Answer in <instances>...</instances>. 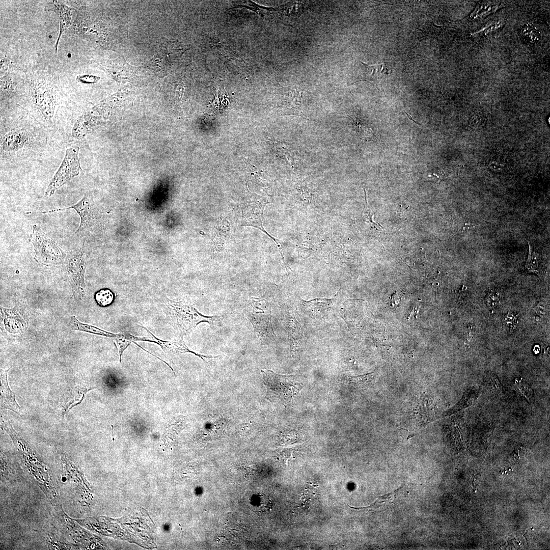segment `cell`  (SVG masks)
<instances>
[{"label":"cell","mask_w":550,"mask_h":550,"mask_svg":"<svg viewBox=\"0 0 550 550\" xmlns=\"http://www.w3.org/2000/svg\"><path fill=\"white\" fill-rule=\"evenodd\" d=\"M261 372L266 388L265 398L271 402L288 404L302 388L303 384L297 375H281L268 370Z\"/></svg>","instance_id":"cell-1"},{"label":"cell","mask_w":550,"mask_h":550,"mask_svg":"<svg viewBox=\"0 0 550 550\" xmlns=\"http://www.w3.org/2000/svg\"><path fill=\"white\" fill-rule=\"evenodd\" d=\"M244 312L252 324L255 334L262 342H267L275 339L271 307L265 298L263 297H252Z\"/></svg>","instance_id":"cell-2"},{"label":"cell","mask_w":550,"mask_h":550,"mask_svg":"<svg viewBox=\"0 0 550 550\" xmlns=\"http://www.w3.org/2000/svg\"><path fill=\"white\" fill-rule=\"evenodd\" d=\"M167 304L181 336L190 333L200 323L207 322L213 325L221 318L218 316L204 315L191 305L182 301L168 299Z\"/></svg>","instance_id":"cell-3"},{"label":"cell","mask_w":550,"mask_h":550,"mask_svg":"<svg viewBox=\"0 0 550 550\" xmlns=\"http://www.w3.org/2000/svg\"><path fill=\"white\" fill-rule=\"evenodd\" d=\"M29 240L34 246V259L38 263L45 266L54 265L62 263L66 258V253L56 241L36 225L33 226Z\"/></svg>","instance_id":"cell-4"},{"label":"cell","mask_w":550,"mask_h":550,"mask_svg":"<svg viewBox=\"0 0 550 550\" xmlns=\"http://www.w3.org/2000/svg\"><path fill=\"white\" fill-rule=\"evenodd\" d=\"M79 150L77 146L67 149L62 163L45 191V197L52 196L57 189L79 175L81 170L78 158Z\"/></svg>","instance_id":"cell-5"},{"label":"cell","mask_w":550,"mask_h":550,"mask_svg":"<svg viewBox=\"0 0 550 550\" xmlns=\"http://www.w3.org/2000/svg\"><path fill=\"white\" fill-rule=\"evenodd\" d=\"M414 404L406 414L405 424L408 428L417 431L434 420L435 416L433 403L426 396L420 397Z\"/></svg>","instance_id":"cell-6"},{"label":"cell","mask_w":550,"mask_h":550,"mask_svg":"<svg viewBox=\"0 0 550 550\" xmlns=\"http://www.w3.org/2000/svg\"><path fill=\"white\" fill-rule=\"evenodd\" d=\"M141 326L146 330L147 333V335L143 337H139L130 334L129 336L132 342L142 341L155 343L159 345L165 353L173 354L187 352L191 353L195 355L199 356L204 361L205 360V359L216 358L218 357V356H212L211 355H206L192 351L186 346L182 340L169 341L159 339L153 335V334L147 328L143 326Z\"/></svg>","instance_id":"cell-7"},{"label":"cell","mask_w":550,"mask_h":550,"mask_svg":"<svg viewBox=\"0 0 550 550\" xmlns=\"http://www.w3.org/2000/svg\"><path fill=\"white\" fill-rule=\"evenodd\" d=\"M188 48L187 45L178 41L165 39L161 43L159 51L153 58L159 66L167 71L170 64L180 57Z\"/></svg>","instance_id":"cell-8"},{"label":"cell","mask_w":550,"mask_h":550,"mask_svg":"<svg viewBox=\"0 0 550 550\" xmlns=\"http://www.w3.org/2000/svg\"><path fill=\"white\" fill-rule=\"evenodd\" d=\"M335 303V298H316L309 300L301 299L302 308L306 314L312 318L317 319L328 314Z\"/></svg>","instance_id":"cell-9"},{"label":"cell","mask_w":550,"mask_h":550,"mask_svg":"<svg viewBox=\"0 0 550 550\" xmlns=\"http://www.w3.org/2000/svg\"><path fill=\"white\" fill-rule=\"evenodd\" d=\"M86 266L85 261L80 254L73 255L68 262V271L73 281L75 290L80 294L84 293L85 273Z\"/></svg>","instance_id":"cell-10"},{"label":"cell","mask_w":550,"mask_h":550,"mask_svg":"<svg viewBox=\"0 0 550 550\" xmlns=\"http://www.w3.org/2000/svg\"><path fill=\"white\" fill-rule=\"evenodd\" d=\"M74 209L79 214L80 217V224L76 231V233L82 232L88 228L93 221V214L92 206L90 200L87 196H85L76 204L69 207L55 209L49 211L42 212V213H48L54 212L63 211L70 209Z\"/></svg>","instance_id":"cell-11"},{"label":"cell","mask_w":550,"mask_h":550,"mask_svg":"<svg viewBox=\"0 0 550 550\" xmlns=\"http://www.w3.org/2000/svg\"><path fill=\"white\" fill-rule=\"evenodd\" d=\"M1 311L5 327L7 332L16 334L22 333L26 322L23 314L18 309L1 307Z\"/></svg>","instance_id":"cell-12"},{"label":"cell","mask_w":550,"mask_h":550,"mask_svg":"<svg viewBox=\"0 0 550 550\" xmlns=\"http://www.w3.org/2000/svg\"><path fill=\"white\" fill-rule=\"evenodd\" d=\"M36 105L44 117L50 120L54 115V105L50 90L46 87L39 86L34 90Z\"/></svg>","instance_id":"cell-13"},{"label":"cell","mask_w":550,"mask_h":550,"mask_svg":"<svg viewBox=\"0 0 550 550\" xmlns=\"http://www.w3.org/2000/svg\"><path fill=\"white\" fill-rule=\"evenodd\" d=\"M10 369L5 370L1 369V407L19 414L20 407L16 401L15 394L11 390L8 383L7 373Z\"/></svg>","instance_id":"cell-14"},{"label":"cell","mask_w":550,"mask_h":550,"mask_svg":"<svg viewBox=\"0 0 550 550\" xmlns=\"http://www.w3.org/2000/svg\"><path fill=\"white\" fill-rule=\"evenodd\" d=\"M29 139V135L25 130H12L4 135L2 146L6 152L17 151L22 148L28 143Z\"/></svg>","instance_id":"cell-15"},{"label":"cell","mask_w":550,"mask_h":550,"mask_svg":"<svg viewBox=\"0 0 550 550\" xmlns=\"http://www.w3.org/2000/svg\"><path fill=\"white\" fill-rule=\"evenodd\" d=\"M287 331L291 355L293 358L297 353L303 339L301 326L294 317L289 318Z\"/></svg>","instance_id":"cell-16"},{"label":"cell","mask_w":550,"mask_h":550,"mask_svg":"<svg viewBox=\"0 0 550 550\" xmlns=\"http://www.w3.org/2000/svg\"><path fill=\"white\" fill-rule=\"evenodd\" d=\"M47 10H51L58 14L60 17V33L55 45L56 52H57L58 45L62 33L69 26L71 20V8L67 6L61 1H53L51 2L48 6H47Z\"/></svg>","instance_id":"cell-17"},{"label":"cell","mask_w":550,"mask_h":550,"mask_svg":"<svg viewBox=\"0 0 550 550\" xmlns=\"http://www.w3.org/2000/svg\"><path fill=\"white\" fill-rule=\"evenodd\" d=\"M70 324L72 328L73 329L83 331L89 333L98 335L102 336L115 338L117 337L118 334L106 332L92 325L81 323L77 319L76 316H75L74 315L71 316Z\"/></svg>","instance_id":"cell-18"},{"label":"cell","mask_w":550,"mask_h":550,"mask_svg":"<svg viewBox=\"0 0 550 550\" xmlns=\"http://www.w3.org/2000/svg\"><path fill=\"white\" fill-rule=\"evenodd\" d=\"M365 67V80L375 81L381 79L384 74H388V70L384 64L368 65L361 62Z\"/></svg>","instance_id":"cell-19"},{"label":"cell","mask_w":550,"mask_h":550,"mask_svg":"<svg viewBox=\"0 0 550 550\" xmlns=\"http://www.w3.org/2000/svg\"><path fill=\"white\" fill-rule=\"evenodd\" d=\"M512 389L520 396L525 397L531 404L534 401V393L532 387L522 378L516 379Z\"/></svg>","instance_id":"cell-20"},{"label":"cell","mask_w":550,"mask_h":550,"mask_svg":"<svg viewBox=\"0 0 550 550\" xmlns=\"http://www.w3.org/2000/svg\"><path fill=\"white\" fill-rule=\"evenodd\" d=\"M132 67L125 62L122 67L119 68H107V72L115 80H130Z\"/></svg>","instance_id":"cell-21"},{"label":"cell","mask_w":550,"mask_h":550,"mask_svg":"<svg viewBox=\"0 0 550 550\" xmlns=\"http://www.w3.org/2000/svg\"><path fill=\"white\" fill-rule=\"evenodd\" d=\"M94 299L99 306L106 307L111 305L115 299L114 293L109 289H102L97 291Z\"/></svg>","instance_id":"cell-22"},{"label":"cell","mask_w":550,"mask_h":550,"mask_svg":"<svg viewBox=\"0 0 550 550\" xmlns=\"http://www.w3.org/2000/svg\"><path fill=\"white\" fill-rule=\"evenodd\" d=\"M113 341L119 351L120 362L121 363L123 352L132 341L130 339L129 334H118L117 336L115 337Z\"/></svg>","instance_id":"cell-23"},{"label":"cell","mask_w":550,"mask_h":550,"mask_svg":"<svg viewBox=\"0 0 550 550\" xmlns=\"http://www.w3.org/2000/svg\"><path fill=\"white\" fill-rule=\"evenodd\" d=\"M375 375L374 372H372L361 375L350 376L346 380L349 384L356 386H363L371 382L374 379Z\"/></svg>","instance_id":"cell-24"},{"label":"cell","mask_w":550,"mask_h":550,"mask_svg":"<svg viewBox=\"0 0 550 550\" xmlns=\"http://www.w3.org/2000/svg\"><path fill=\"white\" fill-rule=\"evenodd\" d=\"M529 248L528 259H527L526 267L529 271L538 273L539 265L537 259L535 254L532 252L530 244Z\"/></svg>","instance_id":"cell-25"},{"label":"cell","mask_w":550,"mask_h":550,"mask_svg":"<svg viewBox=\"0 0 550 550\" xmlns=\"http://www.w3.org/2000/svg\"><path fill=\"white\" fill-rule=\"evenodd\" d=\"M396 492H397L395 490V491H394L393 492H392L391 493H389V494H388L380 497L374 503H373L372 504H371L370 505H369L368 506L363 507H351V506H350L349 505H348V506H349V507L350 508L355 509H372L373 508H377V507L379 506L382 503L388 502V501H389L390 500H391V499L394 496V494L395 493H396Z\"/></svg>","instance_id":"cell-26"},{"label":"cell","mask_w":550,"mask_h":550,"mask_svg":"<svg viewBox=\"0 0 550 550\" xmlns=\"http://www.w3.org/2000/svg\"><path fill=\"white\" fill-rule=\"evenodd\" d=\"M77 80L84 84H94L100 79L99 77L91 75H82L77 77Z\"/></svg>","instance_id":"cell-27"},{"label":"cell","mask_w":550,"mask_h":550,"mask_svg":"<svg viewBox=\"0 0 550 550\" xmlns=\"http://www.w3.org/2000/svg\"><path fill=\"white\" fill-rule=\"evenodd\" d=\"M12 82L6 77L1 78V91L3 93H10L13 90Z\"/></svg>","instance_id":"cell-28"},{"label":"cell","mask_w":550,"mask_h":550,"mask_svg":"<svg viewBox=\"0 0 550 550\" xmlns=\"http://www.w3.org/2000/svg\"><path fill=\"white\" fill-rule=\"evenodd\" d=\"M490 387L493 390L498 393L502 392L501 384L497 377L493 375H490L489 378Z\"/></svg>","instance_id":"cell-29"},{"label":"cell","mask_w":550,"mask_h":550,"mask_svg":"<svg viewBox=\"0 0 550 550\" xmlns=\"http://www.w3.org/2000/svg\"><path fill=\"white\" fill-rule=\"evenodd\" d=\"M365 193L366 206H365V210H364V211L365 212V214H367L368 215H367V219L371 223L374 224V225L376 227H377V228L382 227H382H381L380 224H379L378 223H376V222H374L373 221L372 217H373V215H372V211L370 209L369 207L368 206V205L367 204L365 189Z\"/></svg>","instance_id":"cell-30"},{"label":"cell","mask_w":550,"mask_h":550,"mask_svg":"<svg viewBox=\"0 0 550 550\" xmlns=\"http://www.w3.org/2000/svg\"><path fill=\"white\" fill-rule=\"evenodd\" d=\"M544 307L540 304L535 308V313L537 318L540 319L543 314Z\"/></svg>","instance_id":"cell-31"},{"label":"cell","mask_w":550,"mask_h":550,"mask_svg":"<svg viewBox=\"0 0 550 550\" xmlns=\"http://www.w3.org/2000/svg\"><path fill=\"white\" fill-rule=\"evenodd\" d=\"M8 64H9V63L8 62V61L6 60V59L4 58H1V73L4 72L5 70H6L7 69L8 67Z\"/></svg>","instance_id":"cell-32"},{"label":"cell","mask_w":550,"mask_h":550,"mask_svg":"<svg viewBox=\"0 0 550 550\" xmlns=\"http://www.w3.org/2000/svg\"><path fill=\"white\" fill-rule=\"evenodd\" d=\"M404 113H405V114L406 115V116H407V118H408V119H409L410 120H411V121H413V122H414V123H415L416 124H418L419 125H421V124H420V123H419L418 122H417V121H416L415 120H414V119H413L412 118L411 116H410V115H409V114H408V113H406V112L405 111H404Z\"/></svg>","instance_id":"cell-33"}]
</instances>
